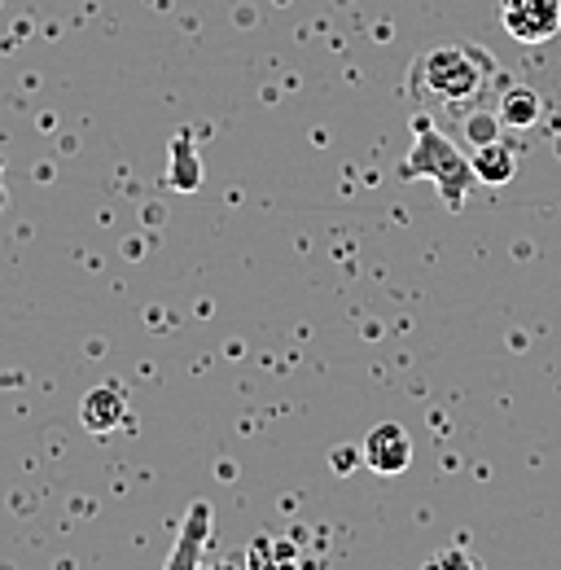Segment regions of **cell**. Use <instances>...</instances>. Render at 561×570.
<instances>
[{
  "mask_svg": "<svg viewBox=\"0 0 561 570\" xmlns=\"http://www.w3.org/2000/svg\"><path fill=\"white\" fill-rule=\"evenodd\" d=\"M465 137H470V145H483L491 141V137H500V115H470L465 119Z\"/></svg>",
  "mask_w": 561,
  "mask_h": 570,
  "instance_id": "30bf717a",
  "label": "cell"
},
{
  "mask_svg": "<svg viewBox=\"0 0 561 570\" xmlns=\"http://www.w3.org/2000/svg\"><path fill=\"white\" fill-rule=\"evenodd\" d=\"M434 567H474V558H470V553H461V549H452V553H439V558H434Z\"/></svg>",
  "mask_w": 561,
  "mask_h": 570,
  "instance_id": "8fae6325",
  "label": "cell"
},
{
  "mask_svg": "<svg viewBox=\"0 0 561 570\" xmlns=\"http://www.w3.org/2000/svg\"><path fill=\"white\" fill-rule=\"evenodd\" d=\"M360 456H364V465L373 474L395 479V474H404L413 465V439H409V430L400 426V422H382V426H373L364 434Z\"/></svg>",
  "mask_w": 561,
  "mask_h": 570,
  "instance_id": "277c9868",
  "label": "cell"
},
{
  "mask_svg": "<svg viewBox=\"0 0 561 570\" xmlns=\"http://www.w3.org/2000/svg\"><path fill=\"white\" fill-rule=\"evenodd\" d=\"M470 167H474L479 185L500 189V185H509L518 176V149L509 141H500V137H491L483 145H470Z\"/></svg>",
  "mask_w": 561,
  "mask_h": 570,
  "instance_id": "8992f818",
  "label": "cell"
},
{
  "mask_svg": "<svg viewBox=\"0 0 561 570\" xmlns=\"http://www.w3.org/2000/svg\"><path fill=\"white\" fill-rule=\"evenodd\" d=\"M171 185H176V189H185V194H194V189L203 185V163L194 158L189 137H180L176 149H171Z\"/></svg>",
  "mask_w": 561,
  "mask_h": 570,
  "instance_id": "9c48e42d",
  "label": "cell"
},
{
  "mask_svg": "<svg viewBox=\"0 0 561 570\" xmlns=\"http://www.w3.org/2000/svg\"><path fill=\"white\" fill-rule=\"evenodd\" d=\"M355 456H360V452H351V448H338L329 461H334V470H338V474H351V470H355Z\"/></svg>",
  "mask_w": 561,
  "mask_h": 570,
  "instance_id": "7c38bea8",
  "label": "cell"
},
{
  "mask_svg": "<svg viewBox=\"0 0 561 570\" xmlns=\"http://www.w3.org/2000/svg\"><path fill=\"white\" fill-rule=\"evenodd\" d=\"M210 540V504H194L189 509V522H185V535H180V544L171 549V558H167V567H194L198 562V553L207 549Z\"/></svg>",
  "mask_w": 561,
  "mask_h": 570,
  "instance_id": "ba28073f",
  "label": "cell"
},
{
  "mask_svg": "<svg viewBox=\"0 0 561 570\" xmlns=\"http://www.w3.org/2000/svg\"><path fill=\"white\" fill-rule=\"evenodd\" d=\"M79 422L92 434H115V430L128 422V391L119 382H101L83 395L79 404Z\"/></svg>",
  "mask_w": 561,
  "mask_h": 570,
  "instance_id": "5b68a950",
  "label": "cell"
},
{
  "mask_svg": "<svg viewBox=\"0 0 561 570\" xmlns=\"http://www.w3.org/2000/svg\"><path fill=\"white\" fill-rule=\"evenodd\" d=\"M500 27L518 45H544L561 31V0H500Z\"/></svg>",
  "mask_w": 561,
  "mask_h": 570,
  "instance_id": "3957f363",
  "label": "cell"
},
{
  "mask_svg": "<svg viewBox=\"0 0 561 570\" xmlns=\"http://www.w3.org/2000/svg\"><path fill=\"white\" fill-rule=\"evenodd\" d=\"M413 132H417V141H413V154L404 158L400 176H404V180H417V176L421 180H434V185H439V194H443V203H447L452 212H461V207H465V198H470V189L479 185V176H474L470 158L447 141L430 119H417V124H413Z\"/></svg>",
  "mask_w": 561,
  "mask_h": 570,
  "instance_id": "6da1fadb",
  "label": "cell"
},
{
  "mask_svg": "<svg viewBox=\"0 0 561 570\" xmlns=\"http://www.w3.org/2000/svg\"><path fill=\"white\" fill-rule=\"evenodd\" d=\"M491 71H495V62L483 49H474V45H439V49L421 53L413 75H417V83L430 97L452 101V106H470L474 97H483Z\"/></svg>",
  "mask_w": 561,
  "mask_h": 570,
  "instance_id": "7a4b0ae2",
  "label": "cell"
},
{
  "mask_svg": "<svg viewBox=\"0 0 561 570\" xmlns=\"http://www.w3.org/2000/svg\"><path fill=\"white\" fill-rule=\"evenodd\" d=\"M495 115H500L504 128H535L540 115H544V101H540L535 88H526V83H509V88L500 92Z\"/></svg>",
  "mask_w": 561,
  "mask_h": 570,
  "instance_id": "52a82bcc",
  "label": "cell"
},
{
  "mask_svg": "<svg viewBox=\"0 0 561 570\" xmlns=\"http://www.w3.org/2000/svg\"><path fill=\"white\" fill-rule=\"evenodd\" d=\"M0 207H4V158H0Z\"/></svg>",
  "mask_w": 561,
  "mask_h": 570,
  "instance_id": "4fadbf2b",
  "label": "cell"
}]
</instances>
